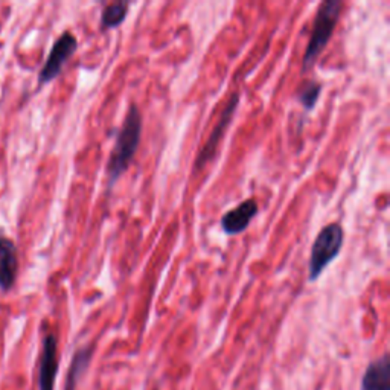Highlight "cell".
<instances>
[{
	"label": "cell",
	"instance_id": "8",
	"mask_svg": "<svg viewBox=\"0 0 390 390\" xmlns=\"http://www.w3.org/2000/svg\"><path fill=\"white\" fill-rule=\"evenodd\" d=\"M361 390H390V360L387 353L367 366L361 380Z\"/></svg>",
	"mask_w": 390,
	"mask_h": 390
},
{
	"label": "cell",
	"instance_id": "9",
	"mask_svg": "<svg viewBox=\"0 0 390 390\" xmlns=\"http://www.w3.org/2000/svg\"><path fill=\"white\" fill-rule=\"evenodd\" d=\"M17 274V249L8 238H0V288L8 290Z\"/></svg>",
	"mask_w": 390,
	"mask_h": 390
},
{
	"label": "cell",
	"instance_id": "11",
	"mask_svg": "<svg viewBox=\"0 0 390 390\" xmlns=\"http://www.w3.org/2000/svg\"><path fill=\"white\" fill-rule=\"evenodd\" d=\"M128 8L130 2L108 3L101 16V25L103 28H118L127 19Z\"/></svg>",
	"mask_w": 390,
	"mask_h": 390
},
{
	"label": "cell",
	"instance_id": "2",
	"mask_svg": "<svg viewBox=\"0 0 390 390\" xmlns=\"http://www.w3.org/2000/svg\"><path fill=\"white\" fill-rule=\"evenodd\" d=\"M342 6L343 3L340 0H325L320 3L316 14L311 39H309L305 55H303V68L305 69L311 68L323 52V49L327 48L332 34H334L338 17H340Z\"/></svg>",
	"mask_w": 390,
	"mask_h": 390
},
{
	"label": "cell",
	"instance_id": "12",
	"mask_svg": "<svg viewBox=\"0 0 390 390\" xmlns=\"http://www.w3.org/2000/svg\"><path fill=\"white\" fill-rule=\"evenodd\" d=\"M322 93V85L319 83H307L299 92V101L302 105L307 108V110H313L314 105L317 104V99H319Z\"/></svg>",
	"mask_w": 390,
	"mask_h": 390
},
{
	"label": "cell",
	"instance_id": "4",
	"mask_svg": "<svg viewBox=\"0 0 390 390\" xmlns=\"http://www.w3.org/2000/svg\"><path fill=\"white\" fill-rule=\"evenodd\" d=\"M76 46L78 41L75 39V35H72L70 32H64L61 37L55 41V45L52 50H50V54L46 60L45 68H43L40 72L41 84L52 81V79L60 75L64 64H66L70 57L75 54Z\"/></svg>",
	"mask_w": 390,
	"mask_h": 390
},
{
	"label": "cell",
	"instance_id": "1",
	"mask_svg": "<svg viewBox=\"0 0 390 390\" xmlns=\"http://www.w3.org/2000/svg\"><path fill=\"white\" fill-rule=\"evenodd\" d=\"M141 134H142L141 112L136 104H132L128 108L124 124H122L118 133L110 158H108L107 174H108V180H110V185L116 183V180L124 174L130 163H132L137 147H139Z\"/></svg>",
	"mask_w": 390,
	"mask_h": 390
},
{
	"label": "cell",
	"instance_id": "5",
	"mask_svg": "<svg viewBox=\"0 0 390 390\" xmlns=\"http://www.w3.org/2000/svg\"><path fill=\"white\" fill-rule=\"evenodd\" d=\"M238 104H240V96H238V93H234V95L230 96L226 108H225V110H223V113H221V118H220V121H218V124L215 125V128L212 130L211 136L207 137L205 147L201 148V151L198 153L197 158H195L194 170H201V168H203V166L215 156L216 148H218V143H220V141H221L223 134H225L227 127L230 125V122H232V118H234V114H235V112H236Z\"/></svg>",
	"mask_w": 390,
	"mask_h": 390
},
{
	"label": "cell",
	"instance_id": "7",
	"mask_svg": "<svg viewBox=\"0 0 390 390\" xmlns=\"http://www.w3.org/2000/svg\"><path fill=\"white\" fill-rule=\"evenodd\" d=\"M258 214V205L254 198L244 200L232 211L221 218V227L227 235H238L250 226L254 216Z\"/></svg>",
	"mask_w": 390,
	"mask_h": 390
},
{
	"label": "cell",
	"instance_id": "10",
	"mask_svg": "<svg viewBox=\"0 0 390 390\" xmlns=\"http://www.w3.org/2000/svg\"><path fill=\"white\" fill-rule=\"evenodd\" d=\"M92 353H93V348H90V346L76 351L74 358H72V365H70V369H69V373H68L66 390H75L76 389L78 381L81 380L84 372L88 371V367L90 365Z\"/></svg>",
	"mask_w": 390,
	"mask_h": 390
},
{
	"label": "cell",
	"instance_id": "6",
	"mask_svg": "<svg viewBox=\"0 0 390 390\" xmlns=\"http://www.w3.org/2000/svg\"><path fill=\"white\" fill-rule=\"evenodd\" d=\"M57 372H59V357H57V337L48 334L43 340V353L40 361L39 386L40 390H54Z\"/></svg>",
	"mask_w": 390,
	"mask_h": 390
},
{
	"label": "cell",
	"instance_id": "3",
	"mask_svg": "<svg viewBox=\"0 0 390 390\" xmlns=\"http://www.w3.org/2000/svg\"><path fill=\"white\" fill-rule=\"evenodd\" d=\"M345 241L343 227L338 223H331L325 226L320 234L317 235L311 249V258H309V274L308 278L311 283L317 280L323 270L334 261L342 250Z\"/></svg>",
	"mask_w": 390,
	"mask_h": 390
}]
</instances>
